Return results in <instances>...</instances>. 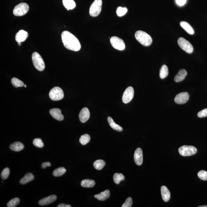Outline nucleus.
Masks as SVG:
<instances>
[{"label":"nucleus","instance_id":"obj_1","mask_svg":"<svg viewBox=\"0 0 207 207\" xmlns=\"http://www.w3.org/2000/svg\"><path fill=\"white\" fill-rule=\"evenodd\" d=\"M61 39L64 47L69 50L77 52L80 50L81 45L78 38L68 31H63Z\"/></svg>","mask_w":207,"mask_h":207},{"label":"nucleus","instance_id":"obj_2","mask_svg":"<svg viewBox=\"0 0 207 207\" xmlns=\"http://www.w3.org/2000/svg\"><path fill=\"white\" fill-rule=\"evenodd\" d=\"M136 40L143 45L146 46L151 45L152 42L151 36L144 31H139L135 34Z\"/></svg>","mask_w":207,"mask_h":207},{"label":"nucleus","instance_id":"obj_3","mask_svg":"<svg viewBox=\"0 0 207 207\" xmlns=\"http://www.w3.org/2000/svg\"><path fill=\"white\" fill-rule=\"evenodd\" d=\"M33 64L35 68L39 71H43L45 68L44 61L41 55L37 52H34L32 55Z\"/></svg>","mask_w":207,"mask_h":207},{"label":"nucleus","instance_id":"obj_4","mask_svg":"<svg viewBox=\"0 0 207 207\" xmlns=\"http://www.w3.org/2000/svg\"><path fill=\"white\" fill-rule=\"evenodd\" d=\"M102 0H95L89 9V14L93 17L99 16L101 11Z\"/></svg>","mask_w":207,"mask_h":207},{"label":"nucleus","instance_id":"obj_5","mask_svg":"<svg viewBox=\"0 0 207 207\" xmlns=\"http://www.w3.org/2000/svg\"><path fill=\"white\" fill-rule=\"evenodd\" d=\"M178 151L182 156L187 157L195 154L197 153V150L194 146L184 145L180 147Z\"/></svg>","mask_w":207,"mask_h":207},{"label":"nucleus","instance_id":"obj_6","mask_svg":"<svg viewBox=\"0 0 207 207\" xmlns=\"http://www.w3.org/2000/svg\"><path fill=\"white\" fill-rule=\"evenodd\" d=\"M64 91L61 88L58 87L52 88L49 93V97L53 100L57 101L64 98Z\"/></svg>","mask_w":207,"mask_h":207},{"label":"nucleus","instance_id":"obj_7","mask_svg":"<svg viewBox=\"0 0 207 207\" xmlns=\"http://www.w3.org/2000/svg\"><path fill=\"white\" fill-rule=\"evenodd\" d=\"M29 7L25 3H21L16 5L13 10V13L16 16H22L26 14L29 10Z\"/></svg>","mask_w":207,"mask_h":207},{"label":"nucleus","instance_id":"obj_8","mask_svg":"<svg viewBox=\"0 0 207 207\" xmlns=\"http://www.w3.org/2000/svg\"><path fill=\"white\" fill-rule=\"evenodd\" d=\"M178 43L180 47L187 53L191 54L193 51L192 45L185 38L180 37L178 38Z\"/></svg>","mask_w":207,"mask_h":207},{"label":"nucleus","instance_id":"obj_9","mask_svg":"<svg viewBox=\"0 0 207 207\" xmlns=\"http://www.w3.org/2000/svg\"><path fill=\"white\" fill-rule=\"evenodd\" d=\"M110 42L115 49L122 51L125 49V44L123 40L117 37H112L110 38Z\"/></svg>","mask_w":207,"mask_h":207},{"label":"nucleus","instance_id":"obj_10","mask_svg":"<svg viewBox=\"0 0 207 207\" xmlns=\"http://www.w3.org/2000/svg\"><path fill=\"white\" fill-rule=\"evenodd\" d=\"M134 90L132 87L127 88L124 91L122 96V101L125 103H127L131 101L134 96Z\"/></svg>","mask_w":207,"mask_h":207},{"label":"nucleus","instance_id":"obj_11","mask_svg":"<svg viewBox=\"0 0 207 207\" xmlns=\"http://www.w3.org/2000/svg\"><path fill=\"white\" fill-rule=\"evenodd\" d=\"M189 99V94L187 92L180 93L175 97V103L178 104H182L187 103Z\"/></svg>","mask_w":207,"mask_h":207},{"label":"nucleus","instance_id":"obj_12","mask_svg":"<svg viewBox=\"0 0 207 207\" xmlns=\"http://www.w3.org/2000/svg\"><path fill=\"white\" fill-rule=\"evenodd\" d=\"M134 158L135 163L137 165L140 166L143 161V152L141 148H138L135 151Z\"/></svg>","mask_w":207,"mask_h":207},{"label":"nucleus","instance_id":"obj_13","mask_svg":"<svg viewBox=\"0 0 207 207\" xmlns=\"http://www.w3.org/2000/svg\"><path fill=\"white\" fill-rule=\"evenodd\" d=\"M89 111L87 107H85L81 110L79 114V119L82 123H85L88 121L90 118Z\"/></svg>","mask_w":207,"mask_h":207},{"label":"nucleus","instance_id":"obj_14","mask_svg":"<svg viewBox=\"0 0 207 207\" xmlns=\"http://www.w3.org/2000/svg\"><path fill=\"white\" fill-rule=\"evenodd\" d=\"M49 113L55 119L58 121H62L64 119V116L61 114V111L59 109L54 108L50 109Z\"/></svg>","mask_w":207,"mask_h":207},{"label":"nucleus","instance_id":"obj_15","mask_svg":"<svg viewBox=\"0 0 207 207\" xmlns=\"http://www.w3.org/2000/svg\"><path fill=\"white\" fill-rule=\"evenodd\" d=\"M56 199L57 196L56 195H52L48 196L47 197L41 199L38 202V204L41 205H49V204L55 202L56 200Z\"/></svg>","mask_w":207,"mask_h":207},{"label":"nucleus","instance_id":"obj_16","mask_svg":"<svg viewBox=\"0 0 207 207\" xmlns=\"http://www.w3.org/2000/svg\"><path fill=\"white\" fill-rule=\"evenodd\" d=\"M28 34L27 31L20 30L16 34L15 39L18 43H21L25 41L28 37Z\"/></svg>","mask_w":207,"mask_h":207},{"label":"nucleus","instance_id":"obj_17","mask_svg":"<svg viewBox=\"0 0 207 207\" xmlns=\"http://www.w3.org/2000/svg\"><path fill=\"white\" fill-rule=\"evenodd\" d=\"M162 198L164 202H169L170 198V193L169 189L165 186H162L161 188Z\"/></svg>","mask_w":207,"mask_h":207},{"label":"nucleus","instance_id":"obj_18","mask_svg":"<svg viewBox=\"0 0 207 207\" xmlns=\"http://www.w3.org/2000/svg\"><path fill=\"white\" fill-rule=\"evenodd\" d=\"M187 74V71L184 69H181L178 71L177 74L175 76L174 78V81L177 82H182L185 79Z\"/></svg>","mask_w":207,"mask_h":207},{"label":"nucleus","instance_id":"obj_19","mask_svg":"<svg viewBox=\"0 0 207 207\" xmlns=\"http://www.w3.org/2000/svg\"><path fill=\"white\" fill-rule=\"evenodd\" d=\"M110 196V191L109 190H106L104 191L99 193V194L94 195V197L98 200L103 201L108 199Z\"/></svg>","mask_w":207,"mask_h":207},{"label":"nucleus","instance_id":"obj_20","mask_svg":"<svg viewBox=\"0 0 207 207\" xmlns=\"http://www.w3.org/2000/svg\"><path fill=\"white\" fill-rule=\"evenodd\" d=\"M24 148V146L23 144L19 142H15L10 145V149L15 151H21Z\"/></svg>","mask_w":207,"mask_h":207},{"label":"nucleus","instance_id":"obj_21","mask_svg":"<svg viewBox=\"0 0 207 207\" xmlns=\"http://www.w3.org/2000/svg\"><path fill=\"white\" fill-rule=\"evenodd\" d=\"M180 25L185 30L186 32L189 34H194V30L191 25L189 24L187 22L184 21L181 22L180 23Z\"/></svg>","mask_w":207,"mask_h":207},{"label":"nucleus","instance_id":"obj_22","mask_svg":"<svg viewBox=\"0 0 207 207\" xmlns=\"http://www.w3.org/2000/svg\"><path fill=\"white\" fill-rule=\"evenodd\" d=\"M63 4L67 10L73 9L76 6V3L73 0H63Z\"/></svg>","mask_w":207,"mask_h":207},{"label":"nucleus","instance_id":"obj_23","mask_svg":"<svg viewBox=\"0 0 207 207\" xmlns=\"http://www.w3.org/2000/svg\"><path fill=\"white\" fill-rule=\"evenodd\" d=\"M107 121L109 125L114 130L118 132H122V131L123 128L122 127L115 123L113 119L111 117H109L107 118Z\"/></svg>","mask_w":207,"mask_h":207},{"label":"nucleus","instance_id":"obj_24","mask_svg":"<svg viewBox=\"0 0 207 207\" xmlns=\"http://www.w3.org/2000/svg\"><path fill=\"white\" fill-rule=\"evenodd\" d=\"M34 179V176L32 174L28 173L20 180V183L22 184H26L32 181Z\"/></svg>","mask_w":207,"mask_h":207},{"label":"nucleus","instance_id":"obj_25","mask_svg":"<svg viewBox=\"0 0 207 207\" xmlns=\"http://www.w3.org/2000/svg\"><path fill=\"white\" fill-rule=\"evenodd\" d=\"M81 186L84 187H92L95 184V182L94 180L90 179L84 180L81 182Z\"/></svg>","mask_w":207,"mask_h":207},{"label":"nucleus","instance_id":"obj_26","mask_svg":"<svg viewBox=\"0 0 207 207\" xmlns=\"http://www.w3.org/2000/svg\"><path fill=\"white\" fill-rule=\"evenodd\" d=\"M169 70L165 65H163L160 69V78L163 79L167 77L169 75Z\"/></svg>","mask_w":207,"mask_h":207},{"label":"nucleus","instance_id":"obj_27","mask_svg":"<svg viewBox=\"0 0 207 207\" xmlns=\"http://www.w3.org/2000/svg\"><path fill=\"white\" fill-rule=\"evenodd\" d=\"M106 163L103 160H96L94 162L93 164L94 167L97 170H100L103 169Z\"/></svg>","mask_w":207,"mask_h":207},{"label":"nucleus","instance_id":"obj_28","mask_svg":"<svg viewBox=\"0 0 207 207\" xmlns=\"http://www.w3.org/2000/svg\"><path fill=\"white\" fill-rule=\"evenodd\" d=\"M66 169L64 167H60L55 169L53 171V174L55 177H59L62 176L66 172Z\"/></svg>","mask_w":207,"mask_h":207},{"label":"nucleus","instance_id":"obj_29","mask_svg":"<svg viewBox=\"0 0 207 207\" xmlns=\"http://www.w3.org/2000/svg\"><path fill=\"white\" fill-rule=\"evenodd\" d=\"M125 177L121 173H116L113 176V180L115 184H119L121 181L124 180Z\"/></svg>","mask_w":207,"mask_h":207},{"label":"nucleus","instance_id":"obj_30","mask_svg":"<svg viewBox=\"0 0 207 207\" xmlns=\"http://www.w3.org/2000/svg\"><path fill=\"white\" fill-rule=\"evenodd\" d=\"M90 136L89 135L85 134L82 135L79 139V142L82 145H85L90 140Z\"/></svg>","mask_w":207,"mask_h":207},{"label":"nucleus","instance_id":"obj_31","mask_svg":"<svg viewBox=\"0 0 207 207\" xmlns=\"http://www.w3.org/2000/svg\"><path fill=\"white\" fill-rule=\"evenodd\" d=\"M11 82L12 85L15 88L21 87L24 85L23 82L16 78H13L12 79Z\"/></svg>","mask_w":207,"mask_h":207},{"label":"nucleus","instance_id":"obj_32","mask_svg":"<svg viewBox=\"0 0 207 207\" xmlns=\"http://www.w3.org/2000/svg\"><path fill=\"white\" fill-rule=\"evenodd\" d=\"M20 199L18 198H14L12 199L7 204L8 207H15L19 205L20 202Z\"/></svg>","mask_w":207,"mask_h":207},{"label":"nucleus","instance_id":"obj_33","mask_svg":"<svg viewBox=\"0 0 207 207\" xmlns=\"http://www.w3.org/2000/svg\"><path fill=\"white\" fill-rule=\"evenodd\" d=\"M127 12V9L125 7H121L117 8L116 13L118 16H124Z\"/></svg>","mask_w":207,"mask_h":207},{"label":"nucleus","instance_id":"obj_34","mask_svg":"<svg viewBox=\"0 0 207 207\" xmlns=\"http://www.w3.org/2000/svg\"><path fill=\"white\" fill-rule=\"evenodd\" d=\"M10 169L8 168H6L2 170L1 173V177L2 179L5 180L8 178L10 174Z\"/></svg>","mask_w":207,"mask_h":207},{"label":"nucleus","instance_id":"obj_35","mask_svg":"<svg viewBox=\"0 0 207 207\" xmlns=\"http://www.w3.org/2000/svg\"><path fill=\"white\" fill-rule=\"evenodd\" d=\"M33 144L34 146L38 148H42L44 146V144L40 138H36L33 140Z\"/></svg>","mask_w":207,"mask_h":207},{"label":"nucleus","instance_id":"obj_36","mask_svg":"<svg viewBox=\"0 0 207 207\" xmlns=\"http://www.w3.org/2000/svg\"><path fill=\"white\" fill-rule=\"evenodd\" d=\"M198 176L200 179L202 180H207V172L204 170L199 171L198 172Z\"/></svg>","mask_w":207,"mask_h":207},{"label":"nucleus","instance_id":"obj_37","mask_svg":"<svg viewBox=\"0 0 207 207\" xmlns=\"http://www.w3.org/2000/svg\"><path fill=\"white\" fill-rule=\"evenodd\" d=\"M133 199L131 198H127L125 202L122 205V207H131L133 205Z\"/></svg>","mask_w":207,"mask_h":207},{"label":"nucleus","instance_id":"obj_38","mask_svg":"<svg viewBox=\"0 0 207 207\" xmlns=\"http://www.w3.org/2000/svg\"><path fill=\"white\" fill-rule=\"evenodd\" d=\"M198 116L199 118H205L207 116V108L203 109L198 114Z\"/></svg>","mask_w":207,"mask_h":207},{"label":"nucleus","instance_id":"obj_39","mask_svg":"<svg viewBox=\"0 0 207 207\" xmlns=\"http://www.w3.org/2000/svg\"><path fill=\"white\" fill-rule=\"evenodd\" d=\"M176 2L178 5L182 6L187 2V0H176Z\"/></svg>","mask_w":207,"mask_h":207},{"label":"nucleus","instance_id":"obj_40","mask_svg":"<svg viewBox=\"0 0 207 207\" xmlns=\"http://www.w3.org/2000/svg\"><path fill=\"white\" fill-rule=\"evenodd\" d=\"M51 165V164L49 162H44L42 163V168L43 169H45L47 167H49Z\"/></svg>","mask_w":207,"mask_h":207},{"label":"nucleus","instance_id":"obj_41","mask_svg":"<svg viewBox=\"0 0 207 207\" xmlns=\"http://www.w3.org/2000/svg\"><path fill=\"white\" fill-rule=\"evenodd\" d=\"M58 207H71V205H66L64 204H61L58 205Z\"/></svg>","mask_w":207,"mask_h":207},{"label":"nucleus","instance_id":"obj_42","mask_svg":"<svg viewBox=\"0 0 207 207\" xmlns=\"http://www.w3.org/2000/svg\"><path fill=\"white\" fill-rule=\"evenodd\" d=\"M198 207H207V205H201V206H198Z\"/></svg>","mask_w":207,"mask_h":207},{"label":"nucleus","instance_id":"obj_43","mask_svg":"<svg viewBox=\"0 0 207 207\" xmlns=\"http://www.w3.org/2000/svg\"><path fill=\"white\" fill-rule=\"evenodd\" d=\"M18 44H19V45L20 46L21 45V43H18Z\"/></svg>","mask_w":207,"mask_h":207},{"label":"nucleus","instance_id":"obj_44","mask_svg":"<svg viewBox=\"0 0 207 207\" xmlns=\"http://www.w3.org/2000/svg\"><path fill=\"white\" fill-rule=\"evenodd\" d=\"M24 86L25 88L27 87L26 85H24Z\"/></svg>","mask_w":207,"mask_h":207}]
</instances>
